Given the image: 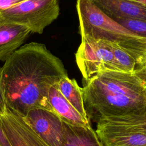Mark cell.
Listing matches in <instances>:
<instances>
[{
	"mask_svg": "<svg viewBox=\"0 0 146 146\" xmlns=\"http://www.w3.org/2000/svg\"><path fill=\"white\" fill-rule=\"evenodd\" d=\"M0 123L12 146H50L34 132L23 116L7 107L0 114Z\"/></svg>",
	"mask_w": 146,
	"mask_h": 146,
	"instance_id": "cell-7",
	"label": "cell"
},
{
	"mask_svg": "<svg viewBox=\"0 0 146 146\" xmlns=\"http://www.w3.org/2000/svg\"><path fill=\"white\" fill-rule=\"evenodd\" d=\"M134 74L142 81L146 87V68L135 69Z\"/></svg>",
	"mask_w": 146,
	"mask_h": 146,
	"instance_id": "cell-19",
	"label": "cell"
},
{
	"mask_svg": "<svg viewBox=\"0 0 146 146\" xmlns=\"http://www.w3.org/2000/svg\"><path fill=\"white\" fill-rule=\"evenodd\" d=\"M31 33L27 27L0 21V61L5 62Z\"/></svg>",
	"mask_w": 146,
	"mask_h": 146,
	"instance_id": "cell-10",
	"label": "cell"
},
{
	"mask_svg": "<svg viewBox=\"0 0 146 146\" xmlns=\"http://www.w3.org/2000/svg\"><path fill=\"white\" fill-rule=\"evenodd\" d=\"M25 121L50 146H62L63 137V120L54 112L43 108L29 110Z\"/></svg>",
	"mask_w": 146,
	"mask_h": 146,
	"instance_id": "cell-6",
	"label": "cell"
},
{
	"mask_svg": "<svg viewBox=\"0 0 146 146\" xmlns=\"http://www.w3.org/2000/svg\"><path fill=\"white\" fill-rule=\"evenodd\" d=\"M57 86L62 95L71 106L83 118L89 120L84 107L82 88L80 87L76 80L67 76L60 80Z\"/></svg>",
	"mask_w": 146,
	"mask_h": 146,
	"instance_id": "cell-13",
	"label": "cell"
},
{
	"mask_svg": "<svg viewBox=\"0 0 146 146\" xmlns=\"http://www.w3.org/2000/svg\"><path fill=\"white\" fill-rule=\"evenodd\" d=\"M62 146H103L91 126L75 125L63 121Z\"/></svg>",
	"mask_w": 146,
	"mask_h": 146,
	"instance_id": "cell-12",
	"label": "cell"
},
{
	"mask_svg": "<svg viewBox=\"0 0 146 146\" xmlns=\"http://www.w3.org/2000/svg\"><path fill=\"white\" fill-rule=\"evenodd\" d=\"M88 117L99 119L136 113L146 105V87L132 73L106 70L83 80Z\"/></svg>",
	"mask_w": 146,
	"mask_h": 146,
	"instance_id": "cell-2",
	"label": "cell"
},
{
	"mask_svg": "<svg viewBox=\"0 0 146 146\" xmlns=\"http://www.w3.org/2000/svg\"><path fill=\"white\" fill-rule=\"evenodd\" d=\"M132 57L136 61V66L135 69L146 68V51L136 54Z\"/></svg>",
	"mask_w": 146,
	"mask_h": 146,
	"instance_id": "cell-17",
	"label": "cell"
},
{
	"mask_svg": "<svg viewBox=\"0 0 146 146\" xmlns=\"http://www.w3.org/2000/svg\"><path fill=\"white\" fill-rule=\"evenodd\" d=\"M95 5L113 20L130 19L146 21V7L135 0H92Z\"/></svg>",
	"mask_w": 146,
	"mask_h": 146,
	"instance_id": "cell-9",
	"label": "cell"
},
{
	"mask_svg": "<svg viewBox=\"0 0 146 146\" xmlns=\"http://www.w3.org/2000/svg\"><path fill=\"white\" fill-rule=\"evenodd\" d=\"M75 59L83 80L106 70L122 72L115 62L107 41L88 35H81V43L75 54Z\"/></svg>",
	"mask_w": 146,
	"mask_h": 146,
	"instance_id": "cell-5",
	"label": "cell"
},
{
	"mask_svg": "<svg viewBox=\"0 0 146 146\" xmlns=\"http://www.w3.org/2000/svg\"><path fill=\"white\" fill-rule=\"evenodd\" d=\"M96 134L103 146H146V135L125 125L99 120Z\"/></svg>",
	"mask_w": 146,
	"mask_h": 146,
	"instance_id": "cell-8",
	"label": "cell"
},
{
	"mask_svg": "<svg viewBox=\"0 0 146 146\" xmlns=\"http://www.w3.org/2000/svg\"><path fill=\"white\" fill-rule=\"evenodd\" d=\"M22 0H0V14L20 3Z\"/></svg>",
	"mask_w": 146,
	"mask_h": 146,
	"instance_id": "cell-18",
	"label": "cell"
},
{
	"mask_svg": "<svg viewBox=\"0 0 146 146\" xmlns=\"http://www.w3.org/2000/svg\"><path fill=\"white\" fill-rule=\"evenodd\" d=\"M113 54L115 62L122 72L134 74L136 61L126 51L117 43L107 41Z\"/></svg>",
	"mask_w": 146,
	"mask_h": 146,
	"instance_id": "cell-15",
	"label": "cell"
},
{
	"mask_svg": "<svg viewBox=\"0 0 146 146\" xmlns=\"http://www.w3.org/2000/svg\"><path fill=\"white\" fill-rule=\"evenodd\" d=\"M99 120L125 125L146 135V105L143 109L136 113L120 116L106 117Z\"/></svg>",
	"mask_w": 146,
	"mask_h": 146,
	"instance_id": "cell-14",
	"label": "cell"
},
{
	"mask_svg": "<svg viewBox=\"0 0 146 146\" xmlns=\"http://www.w3.org/2000/svg\"><path fill=\"white\" fill-rule=\"evenodd\" d=\"M0 146H12L5 135L0 123Z\"/></svg>",
	"mask_w": 146,
	"mask_h": 146,
	"instance_id": "cell-20",
	"label": "cell"
},
{
	"mask_svg": "<svg viewBox=\"0 0 146 146\" xmlns=\"http://www.w3.org/2000/svg\"><path fill=\"white\" fill-rule=\"evenodd\" d=\"M6 108L3 94L0 87V114L3 113Z\"/></svg>",
	"mask_w": 146,
	"mask_h": 146,
	"instance_id": "cell-21",
	"label": "cell"
},
{
	"mask_svg": "<svg viewBox=\"0 0 146 146\" xmlns=\"http://www.w3.org/2000/svg\"><path fill=\"white\" fill-rule=\"evenodd\" d=\"M76 8L80 35L117 43L131 55L146 51V38L132 33L110 18L92 0H78Z\"/></svg>",
	"mask_w": 146,
	"mask_h": 146,
	"instance_id": "cell-3",
	"label": "cell"
},
{
	"mask_svg": "<svg viewBox=\"0 0 146 146\" xmlns=\"http://www.w3.org/2000/svg\"><path fill=\"white\" fill-rule=\"evenodd\" d=\"M48 99L53 111L63 121L75 125L84 127L91 125L90 120L83 118L62 95L57 84L50 88Z\"/></svg>",
	"mask_w": 146,
	"mask_h": 146,
	"instance_id": "cell-11",
	"label": "cell"
},
{
	"mask_svg": "<svg viewBox=\"0 0 146 146\" xmlns=\"http://www.w3.org/2000/svg\"><path fill=\"white\" fill-rule=\"evenodd\" d=\"M114 21L132 33L146 38V21L130 19H119Z\"/></svg>",
	"mask_w": 146,
	"mask_h": 146,
	"instance_id": "cell-16",
	"label": "cell"
},
{
	"mask_svg": "<svg viewBox=\"0 0 146 146\" xmlns=\"http://www.w3.org/2000/svg\"><path fill=\"white\" fill-rule=\"evenodd\" d=\"M60 7L56 0H22L0 14V21L23 25L31 33L42 34L57 19Z\"/></svg>",
	"mask_w": 146,
	"mask_h": 146,
	"instance_id": "cell-4",
	"label": "cell"
},
{
	"mask_svg": "<svg viewBox=\"0 0 146 146\" xmlns=\"http://www.w3.org/2000/svg\"><path fill=\"white\" fill-rule=\"evenodd\" d=\"M136 2L146 7V0H135Z\"/></svg>",
	"mask_w": 146,
	"mask_h": 146,
	"instance_id": "cell-22",
	"label": "cell"
},
{
	"mask_svg": "<svg viewBox=\"0 0 146 146\" xmlns=\"http://www.w3.org/2000/svg\"><path fill=\"white\" fill-rule=\"evenodd\" d=\"M67 76L62 60L44 44L22 46L0 67V87L6 107L22 116L34 108L54 112L49 90Z\"/></svg>",
	"mask_w": 146,
	"mask_h": 146,
	"instance_id": "cell-1",
	"label": "cell"
}]
</instances>
